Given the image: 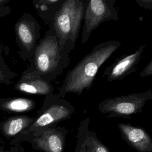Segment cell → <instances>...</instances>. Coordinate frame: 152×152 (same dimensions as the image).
Segmentation results:
<instances>
[{
	"label": "cell",
	"instance_id": "8992f818",
	"mask_svg": "<svg viewBox=\"0 0 152 152\" xmlns=\"http://www.w3.org/2000/svg\"><path fill=\"white\" fill-rule=\"evenodd\" d=\"M116 0L87 1L83 16L81 44L86 43L90 34L103 22L118 21L119 17L115 7Z\"/></svg>",
	"mask_w": 152,
	"mask_h": 152
},
{
	"label": "cell",
	"instance_id": "44dd1931",
	"mask_svg": "<svg viewBox=\"0 0 152 152\" xmlns=\"http://www.w3.org/2000/svg\"><path fill=\"white\" fill-rule=\"evenodd\" d=\"M2 152H12V150H4Z\"/></svg>",
	"mask_w": 152,
	"mask_h": 152
},
{
	"label": "cell",
	"instance_id": "e0dca14e",
	"mask_svg": "<svg viewBox=\"0 0 152 152\" xmlns=\"http://www.w3.org/2000/svg\"><path fill=\"white\" fill-rule=\"evenodd\" d=\"M10 0H0V18L8 15L11 12V9L8 5Z\"/></svg>",
	"mask_w": 152,
	"mask_h": 152
},
{
	"label": "cell",
	"instance_id": "3957f363",
	"mask_svg": "<svg viewBox=\"0 0 152 152\" xmlns=\"http://www.w3.org/2000/svg\"><path fill=\"white\" fill-rule=\"evenodd\" d=\"M87 0H64L49 27L52 28L60 49L69 53L75 48Z\"/></svg>",
	"mask_w": 152,
	"mask_h": 152
},
{
	"label": "cell",
	"instance_id": "277c9868",
	"mask_svg": "<svg viewBox=\"0 0 152 152\" xmlns=\"http://www.w3.org/2000/svg\"><path fill=\"white\" fill-rule=\"evenodd\" d=\"M74 112L72 104L59 97L57 94L46 96L34 122L17 136L27 135L46 128L56 127L60 122L70 119Z\"/></svg>",
	"mask_w": 152,
	"mask_h": 152
},
{
	"label": "cell",
	"instance_id": "7a4b0ae2",
	"mask_svg": "<svg viewBox=\"0 0 152 152\" xmlns=\"http://www.w3.org/2000/svg\"><path fill=\"white\" fill-rule=\"evenodd\" d=\"M69 63V53L60 49L58 39L53 28L49 27L43 38L39 40L30 66L26 70L52 82Z\"/></svg>",
	"mask_w": 152,
	"mask_h": 152
},
{
	"label": "cell",
	"instance_id": "5bb4252c",
	"mask_svg": "<svg viewBox=\"0 0 152 152\" xmlns=\"http://www.w3.org/2000/svg\"><path fill=\"white\" fill-rule=\"evenodd\" d=\"M34 99L26 97H2L0 99V110L10 113H23L34 110Z\"/></svg>",
	"mask_w": 152,
	"mask_h": 152
},
{
	"label": "cell",
	"instance_id": "52a82bcc",
	"mask_svg": "<svg viewBox=\"0 0 152 152\" xmlns=\"http://www.w3.org/2000/svg\"><path fill=\"white\" fill-rule=\"evenodd\" d=\"M41 26L30 14L24 13L14 25L15 41L20 57L24 61L31 59L40 40Z\"/></svg>",
	"mask_w": 152,
	"mask_h": 152
},
{
	"label": "cell",
	"instance_id": "ac0fdd59",
	"mask_svg": "<svg viewBox=\"0 0 152 152\" xmlns=\"http://www.w3.org/2000/svg\"><path fill=\"white\" fill-rule=\"evenodd\" d=\"M152 75V60L151 59L140 74V77H150Z\"/></svg>",
	"mask_w": 152,
	"mask_h": 152
},
{
	"label": "cell",
	"instance_id": "30bf717a",
	"mask_svg": "<svg viewBox=\"0 0 152 152\" xmlns=\"http://www.w3.org/2000/svg\"><path fill=\"white\" fill-rule=\"evenodd\" d=\"M14 88L17 91L34 95L46 96L54 93V87L51 81L26 70L22 73Z\"/></svg>",
	"mask_w": 152,
	"mask_h": 152
},
{
	"label": "cell",
	"instance_id": "ffe728a7",
	"mask_svg": "<svg viewBox=\"0 0 152 152\" xmlns=\"http://www.w3.org/2000/svg\"><path fill=\"white\" fill-rule=\"evenodd\" d=\"M4 150V147L3 145H0V152H2Z\"/></svg>",
	"mask_w": 152,
	"mask_h": 152
},
{
	"label": "cell",
	"instance_id": "7c38bea8",
	"mask_svg": "<svg viewBox=\"0 0 152 152\" xmlns=\"http://www.w3.org/2000/svg\"><path fill=\"white\" fill-rule=\"evenodd\" d=\"M90 119L81 121L76 135L75 152H109L108 148L98 138L96 133L89 128Z\"/></svg>",
	"mask_w": 152,
	"mask_h": 152
},
{
	"label": "cell",
	"instance_id": "9c48e42d",
	"mask_svg": "<svg viewBox=\"0 0 152 152\" xmlns=\"http://www.w3.org/2000/svg\"><path fill=\"white\" fill-rule=\"evenodd\" d=\"M145 48V45H142L134 52L125 54L118 58L110 66L104 69L102 77L106 78L107 81L112 82L121 80L135 72Z\"/></svg>",
	"mask_w": 152,
	"mask_h": 152
},
{
	"label": "cell",
	"instance_id": "8fae6325",
	"mask_svg": "<svg viewBox=\"0 0 152 152\" xmlns=\"http://www.w3.org/2000/svg\"><path fill=\"white\" fill-rule=\"evenodd\" d=\"M122 138L138 152H152V139L144 129L129 124L119 123Z\"/></svg>",
	"mask_w": 152,
	"mask_h": 152
},
{
	"label": "cell",
	"instance_id": "4fadbf2b",
	"mask_svg": "<svg viewBox=\"0 0 152 152\" xmlns=\"http://www.w3.org/2000/svg\"><path fill=\"white\" fill-rule=\"evenodd\" d=\"M36 116L26 115L11 116L0 123L1 134L8 140H11L19 134L27 129L34 122Z\"/></svg>",
	"mask_w": 152,
	"mask_h": 152
},
{
	"label": "cell",
	"instance_id": "6da1fadb",
	"mask_svg": "<svg viewBox=\"0 0 152 152\" xmlns=\"http://www.w3.org/2000/svg\"><path fill=\"white\" fill-rule=\"evenodd\" d=\"M121 46L118 40H108L96 45L71 70L68 71L57 95L64 99L66 94L78 96L89 90L100 66Z\"/></svg>",
	"mask_w": 152,
	"mask_h": 152
},
{
	"label": "cell",
	"instance_id": "d6986e66",
	"mask_svg": "<svg viewBox=\"0 0 152 152\" xmlns=\"http://www.w3.org/2000/svg\"><path fill=\"white\" fill-rule=\"evenodd\" d=\"M137 4L141 8L145 10L152 9V1L151 0H135Z\"/></svg>",
	"mask_w": 152,
	"mask_h": 152
},
{
	"label": "cell",
	"instance_id": "ba28073f",
	"mask_svg": "<svg viewBox=\"0 0 152 152\" xmlns=\"http://www.w3.org/2000/svg\"><path fill=\"white\" fill-rule=\"evenodd\" d=\"M68 130L64 127H53L34 132L24 136H16L10 140V145L28 142L32 148L43 152H63Z\"/></svg>",
	"mask_w": 152,
	"mask_h": 152
},
{
	"label": "cell",
	"instance_id": "2e32d148",
	"mask_svg": "<svg viewBox=\"0 0 152 152\" xmlns=\"http://www.w3.org/2000/svg\"><path fill=\"white\" fill-rule=\"evenodd\" d=\"M5 48L7 47L0 40V84L9 86L12 83V80L17 74L11 70L5 62L4 56Z\"/></svg>",
	"mask_w": 152,
	"mask_h": 152
},
{
	"label": "cell",
	"instance_id": "9a60e30c",
	"mask_svg": "<svg viewBox=\"0 0 152 152\" xmlns=\"http://www.w3.org/2000/svg\"><path fill=\"white\" fill-rule=\"evenodd\" d=\"M64 0H33L32 3L38 15L49 26L52 24L53 18L61 7Z\"/></svg>",
	"mask_w": 152,
	"mask_h": 152
},
{
	"label": "cell",
	"instance_id": "5b68a950",
	"mask_svg": "<svg viewBox=\"0 0 152 152\" xmlns=\"http://www.w3.org/2000/svg\"><path fill=\"white\" fill-rule=\"evenodd\" d=\"M152 99V90L109 98L98 105L99 110L107 118H129L141 113L147 101Z\"/></svg>",
	"mask_w": 152,
	"mask_h": 152
}]
</instances>
